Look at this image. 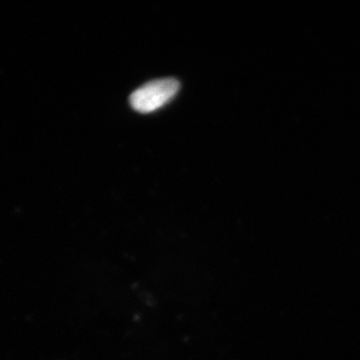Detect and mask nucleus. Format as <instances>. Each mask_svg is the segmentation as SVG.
<instances>
[{"mask_svg": "<svg viewBox=\"0 0 360 360\" xmlns=\"http://www.w3.org/2000/svg\"><path fill=\"white\" fill-rule=\"evenodd\" d=\"M179 89V82L174 78L153 80L135 90L130 96V105L137 112H155L169 103Z\"/></svg>", "mask_w": 360, "mask_h": 360, "instance_id": "obj_1", "label": "nucleus"}]
</instances>
